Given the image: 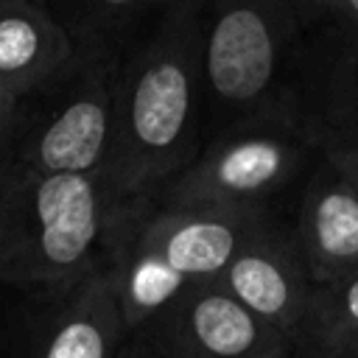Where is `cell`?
<instances>
[{
  "instance_id": "obj_1",
  "label": "cell",
  "mask_w": 358,
  "mask_h": 358,
  "mask_svg": "<svg viewBox=\"0 0 358 358\" xmlns=\"http://www.w3.org/2000/svg\"><path fill=\"white\" fill-rule=\"evenodd\" d=\"M204 148V0H173L120 56L101 185L154 199Z\"/></svg>"
},
{
  "instance_id": "obj_2",
  "label": "cell",
  "mask_w": 358,
  "mask_h": 358,
  "mask_svg": "<svg viewBox=\"0 0 358 358\" xmlns=\"http://www.w3.org/2000/svg\"><path fill=\"white\" fill-rule=\"evenodd\" d=\"M291 218L252 207H120L109 271L129 330L162 316L187 288L213 282L271 221Z\"/></svg>"
},
{
  "instance_id": "obj_3",
  "label": "cell",
  "mask_w": 358,
  "mask_h": 358,
  "mask_svg": "<svg viewBox=\"0 0 358 358\" xmlns=\"http://www.w3.org/2000/svg\"><path fill=\"white\" fill-rule=\"evenodd\" d=\"M117 213L95 176L0 168V285L42 294L109 268Z\"/></svg>"
},
{
  "instance_id": "obj_4",
  "label": "cell",
  "mask_w": 358,
  "mask_h": 358,
  "mask_svg": "<svg viewBox=\"0 0 358 358\" xmlns=\"http://www.w3.org/2000/svg\"><path fill=\"white\" fill-rule=\"evenodd\" d=\"M299 31L285 0H204V145L235 126L288 117L285 81Z\"/></svg>"
},
{
  "instance_id": "obj_5",
  "label": "cell",
  "mask_w": 358,
  "mask_h": 358,
  "mask_svg": "<svg viewBox=\"0 0 358 358\" xmlns=\"http://www.w3.org/2000/svg\"><path fill=\"white\" fill-rule=\"evenodd\" d=\"M120 59L70 56L14 98L0 168L103 176Z\"/></svg>"
},
{
  "instance_id": "obj_6",
  "label": "cell",
  "mask_w": 358,
  "mask_h": 358,
  "mask_svg": "<svg viewBox=\"0 0 358 358\" xmlns=\"http://www.w3.org/2000/svg\"><path fill=\"white\" fill-rule=\"evenodd\" d=\"M324 140L288 117H260L210 140L154 199L173 207H252L294 215Z\"/></svg>"
},
{
  "instance_id": "obj_7",
  "label": "cell",
  "mask_w": 358,
  "mask_h": 358,
  "mask_svg": "<svg viewBox=\"0 0 358 358\" xmlns=\"http://www.w3.org/2000/svg\"><path fill=\"white\" fill-rule=\"evenodd\" d=\"M358 106V0L336 8L299 31L285 81V115L324 134Z\"/></svg>"
},
{
  "instance_id": "obj_8",
  "label": "cell",
  "mask_w": 358,
  "mask_h": 358,
  "mask_svg": "<svg viewBox=\"0 0 358 358\" xmlns=\"http://www.w3.org/2000/svg\"><path fill=\"white\" fill-rule=\"evenodd\" d=\"M218 282L260 322L288 338H302L316 282L296 243L291 218L271 221L224 268Z\"/></svg>"
},
{
  "instance_id": "obj_9",
  "label": "cell",
  "mask_w": 358,
  "mask_h": 358,
  "mask_svg": "<svg viewBox=\"0 0 358 358\" xmlns=\"http://www.w3.org/2000/svg\"><path fill=\"white\" fill-rule=\"evenodd\" d=\"M148 324L173 358H252L299 341L249 313L218 280L187 288Z\"/></svg>"
},
{
  "instance_id": "obj_10",
  "label": "cell",
  "mask_w": 358,
  "mask_h": 358,
  "mask_svg": "<svg viewBox=\"0 0 358 358\" xmlns=\"http://www.w3.org/2000/svg\"><path fill=\"white\" fill-rule=\"evenodd\" d=\"M28 296L39 302V327L28 358H120L131 330L109 268Z\"/></svg>"
},
{
  "instance_id": "obj_11",
  "label": "cell",
  "mask_w": 358,
  "mask_h": 358,
  "mask_svg": "<svg viewBox=\"0 0 358 358\" xmlns=\"http://www.w3.org/2000/svg\"><path fill=\"white\" fill-rule=\"evenodd\" d=\"M291 227L316 285L358 268V193L327 151L302 185Z\"/></svg>"
},
{
  "instance_id": "obj_12",
  "label": "cell",
  "mask_w": 358,
  "mask_h": 358,
  "mask_svg": "<svg viewBox=\"0 0 358 358\" xmlns=\"http://www.w3.org/2000/svg\"><path fill=\"white\" fill-rule=\"evenodd\" d=\"M67 36L73 56L120 59L173 0H34Z\"/></svg>"
},
{
  "instance_id": "obj_13",
  "label": "cell",
  "mask_w": 358,
  "mask_h": 358,
  "mask_svg": "<svg viewBox=\"0 0 358 358\" xmlns=\"http://www.w3.org/2000/svg\"><path fill=\"white\" fill-rule=\"evenodd\" d=\"M73 50L34 0H0V87L14 98L45 81Z\"/></svg>"
},
{
  "instance_id": "obj_14",
  "label": "cell",
  "mask_w": 358,
  "mask_h": 358,
  "mask_svg": "<svg viewBox=\"0 0 358 358\" xmlns=\"http://www.w3.org/2000/svg\"><path fill=\"white\" fill-rule=\"evenodd\" d=\"M302 338L358 347V268L333 282L316 285Z\"/></svg>"
},
{
  "instance_id": "obj_15",
  "label": "cell",
  "mask_w": 358,
  "mask_h": 358,
  "mask_svg": "<svg viewBox=\"0 0 358 358\" xmlns=\"http://www.w3.org/2000/svg\"><path fill=\"white\" fill-rule=\"evenodd\" d=\"M120 358H173V355L165 350L157 330L151 324H143L129 333V341H126Z\"/></svg>"
},
{
  "instance_id": "obj_16",
  "label": "cell",
  "mask_w": 358,
  "mask_h": 358,
  "mask_svg": "<svg viewBox=\"0 0 358 358\" xmlns=\"http://www.w3.org/2000/svg\"><path fill=\"white\" fill-rule=\"evenodd\" d=\"M327 157L341 168V173L350 179V185L358 193V145H344V143H324Z\"/></svg>"
},
{
  "instance_id": "obj_17",
  "label": "cell",
  "mask_w": 358,
  "mask_h": 358,
  "mask_svg": "<svg viewBox=\"0 0 358 358\" xmlns=\"http://www.w3.org/2000/svg\"><path fill=\"white\" fill-rule=\"evenodd\" d=\"M291 8H294V14L299 17V22H302V28H308V25H313V22H319V20H324L333 8H336V0H285Z\"/></svg>"
},
{
  "instance_id": "obj_18",
  "label": "cell",
  "mask_w": 358,
  "mask_h": 358,
  "mask_svg": "<svg viewBox=\"0 0 358 358\" xmlns=\"http://www.w3.org/2000/svg\"><path fill=\"white\" fill-rule=\"evenodd\" d=\"M299 358H358V347H336V344L302 338V355Z\"/></svg>"
},
{
  "instance_id": "obj_19",
  "label": "cell",
  "mask_w": 358,
  "mask_h": 358,
  "mask_svg": "<svg viewBox=\"0 0 358 358\" xmlns=\"http://www.w3.org/2000/svg\"><path fill=\"white\" fill-rule=\"evenodd\" d=\"M324 143H344V145H358V106L324 134Z\"/></svg>"
},
{
  "instance_id": "obj_20",
  "label": "cell",
  "mask_w": 358,
  "mask_h": 358,
  "mask_svg": "<svg viewBox=\"0 0 358 358\" xmlns=\"http://www.w3.org/2000/svg\"><path fill=\"white\" fill-rule=\"evenodd\" d=\"M11 95L0 87V157H3V148H6V137H8V120H11Z\"/></svg>"
},
{
  "instance_id": "obj_21",
  "label": "cell",
  "mask_w": 358,
  "mask_h": 358,
  "mask_svg": "<svg viewBox=\"0 0 358 358\" xmlns=\"http://www.w3.org/2000/svg\"><path fill=\"white\" fill-rule=\"evenodd\" d=\"M302 355V338L282 347V350H274V352H266V355H252V358H299Z\"/></svg>"
}]
</instances>
